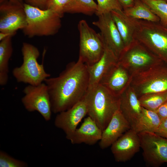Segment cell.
<instances>
[{"instance_id":"obj_10","label":"cell","mask_w":167,"mask_h":167,"mask_svg":"<svg viewBox=\"0 0 167 167\" xmlns=\"http://www.w3.org/2000/svg\"><path fill=\"white\" fill-rule=\"evenodd\" d=\"M146 162L150 166L158 167L167 162V138L155 133H138Z\"/></svg>"},{"instance_id":"obj_13","label":"cell","mask_w":167,"mask_h":167,"mask_svg":"<svg viewBox=\"0 0 167 167\" xmlns=\"http://www.w3.org/2000/svg\"><path fill=\"white\" fill-rule=\"evenodd\" d=\"M141 148L138 134L131 128L111 146V150L115 161L125 162L130 160Z\"/></svg>"},{"instance_id":"obj_37","label":"cell","mask_w":167,"mask_h":167,"mask_svg":"<svg viewBox=\"0 0 167 167\" xmlns=\"http://www.w3.org/2000/svg\"><path fill=\"white\" fill-rule=\"evenodd\" d=\"M142 0V1H143V0Z\"/></svg>"},{"instance_id":"obj_32","label":"cell","mask_w":167,"mask_h":167,"mask_svg":"<svg viewBox=\"0 0 167 167\" xmlns=\"http://www.w3.org/2000/svg\"><path fill=\"white\" fill-rule=\"evenodd\" d=\"M27 4L41 9H45L48 0H25Z\"/></svg>"},{"instance_id":"obj_25","label":"cell","mask_w":167,"mask_h":167,"mask_svg":"<svg viewBox=\"0 0 167 167\" xmlns=\"http://www.w3.org/2000/svg\"><path fill=\"white\" fill-rule=\"evenodd\" d=\"M141 106L147 109L156 111L167 100V91L143 95L139 97Z\"/></svg>"},{"instance_id":"obj_30","label":"cell","mask_w":167,"mask_h":167,"mask_svg":"<svg viewBox=\"0 0 167 167\" xmlns=\"http://www.w3.org/2000/svg\"><path fill=\"white\" fill-rule=\"evenodd\" d=\"M155 133L167 138V118L161 120L160 124Z\"/></svg>"},{"instance_id":"obj_5","label":"cell","mask_w":167,"mask_h":167,"mask_svg":"<svg viewBox=\"0 0 167 167\" xmlns=\"http://www.w3.org/2000/svg\"><path fill=\"white\" fill-rule=\"evenodd\" d=\"M135 40L167 64V28L160 23L138 19Z\"/></svg>"},{"instance_id":"obj_33","label":"cell","mask_w":167,"mask_h":167,"mask_svg":"<svg viewBox=\"0 0 167 167\" xmlns=\"http://www.w3.org/2000/svg\"><path fill=\"white\" fill-rule=\"evenodd\" d=\"M123 10L131 7L135 0H118Z\"/></svg>"},{"instance_id":"obj_1","label":"cell","mask_w":167,"mask_h":167,"mask_svg":"<svg viewBox=\"0 0 167 167\" xmlns=\"http://www.w3.org/2000/svg\"><path fill=\"white\" fill-rule=\"evenodd\" d=\"M50 96L52 112L58 113L82 100L89 88L87 65L79 58L68 63L56 77L44 80Z\"/></svg>"},{"instance_id":"obj_20","label":"cell","mask_w":167,"mask_h":167,"mask_svg":"<svg viewBox=\"0 0 167 167\" xmlns=\"http://www.w3.org/2000/svg\"><path fill=\"white\" fill-rule=\"evenodd\" d=\"M110 12L126 49L135 40V35L138 19L127 16L123 10H113Z\"/></svg>"},{"instance_id":"obj_18","label":"cell","mask_w":167,"mask_h":167,"mask_svg":"<svg viewBox=\"0 0 167 167\" xmlns=\"http://www.w3.org/2000/svg\"><path fill=\"white\" fill-rule=\"evenodd\" d=\"M102 133V130L88 116L80 126L66 138L73 144L84 143L91 145L100 141Z\"/></svg>"},{"instance_id":"obj_23","label":"cell","mask_w":167,"mask_h":167,"mask_svg":"<svg viewBox=\"0 0 167 167\" xmlns=\"http://www.w3.org/2000/svg\"><path fill=\"white\" fill-rule=\"evenodd\" d=\"M123 11L126 15L135 19L152 22H160L158 16L141 0H135L132 6L123 9Z\"/></svg>"},{"instance_id":"obj_28","label":"cell","mask_w":167,"mask_h":167,"mask_svg":"<svg viewBox=\"0 0 167 167\" xmlns=\"http://www.w3.org/2000/svg\"><path fill=\"white\" fill-rule=\"evenodd\" d=\"M27 166V164L25 162L15 159L4 152H0V167H26Z\"/></svg>"},{"instance_id":"obj_2","label":"cell","mask_w":167,"mask_h":167,"mask_svg":"<svg viewBox=\"0 0 167 167\" xmlns=\"http://www.w3.org/2000/svg\"><path fill=\"white\" fill-rule=\"evenodd\" d=\"M84 99L88 114L102 131L119 109V97L100 84L89 88Z\"/></svg>"},{"instance_id":"obj_26","label":"cell","mask_w":167,"mask_h":167,"mask_svg":"<svg viewBox=\"0 0 167 167\" xmlns=\"http://www.w3.org/2000/svg\"><path fill=\"white\" fill-rule=\"evenodd\" d=\"M158 16L160 23L167 28V3L160 0H143Z\"/></svg>"},{"instance_id":"obj_11","label":"cell","mask_w":167,"mask_h":167,"mask_svg":"<svg viewBox=\"0 0 167 167\" xmlns=\"http://www.w3.org/2000/svg\"><path fill=\"white\" fill-rule=\"evenodd\" d=\"M97 16L98 19L92 24L100 30L105 48L111 51L119 59L125 47L111 12Z\"/></svg>"},{"instance_id":"obj_17","label":"cell","mask_w":167,"mask_h":167,"mask_svg":"<svg viewBox=\"0 0 167 167\" xmlns=\"http://www.w3.org/2000/svg\"><path fill=\"white\" fill-rule=\"evenodd\" d=\"M131 128L130 124L119 109L114 114L106 127L102 131L99 143L100 147L104 149L111 146Z\"/></svg>"},{"instance_id":"obj_7","label":"cell","mask_w":167,"mask_h":167,"mask_svg":"<svg viewBox=\"0 0 167 167\" xmlns=\"http://www.w3.org/2000/svg\"><path fill=\"white\" fill-rule=\"evenodd\" d=\"M163 62L136 40L125 49L118 61L132 76Z\"/></svg>"},{"instance_id":"obj_4","label":"cell","mask_w":167,"mask_h":167,"mask_svg":"<svg viewBox=\"0 0 167 167\" xmlns=\"http://www.w3.org/2000/svg\"><path fill=\"white\" fill-rule=\"evenodd\" d=\"M21 52L23 63L20 66L14 68L12 72L17 82L37 85L50 77V74L45 71L43 64L38 62L40 53L37 47L31 44L24 42Z\"/></svg>"},{"instance_id":"obj_12","label":"cell","mask_w":167,"mask_h":167,"mask_svg":"<svg viewBox=\"0 0 167 167\" xmlns=\"http://www.w3.org/2000/svg\"><path fill=\"white\" fill-rule=\"evenodd\" d=\"M26 24V15L24 6L9 2L1 4L0 32L14 34L23 29Z\"/></svg>"},{"instance_id":"obj_21","label":"cell","mask_w":167,"mask_h":167,"mask_svg":"<svg viewBox=\"0 0 167 167\" xmlns=\"http://www.w3.org/2000/svg\"><path fill=\"white\" fill-rule=\"evenodd\" d=\"M161 121V119L156 111L142 107L141 113L132 129L138 134L144 132L155 133Z\"/></svg>"},{"instance_id":"obj_24","label":"cell","mask_w":167,"mask_h":167,"mask_svg":"<svg viewBox=\"0 0 167 167\" xmlns=\"http://www.w3.org/2000/svg\"><path fill=\"white\" fill-rule=\"evenodd\" d=\"M97 4L93 0H71L65 13H80L87 15L96 14Z\"/></svg>"},{"instance_id":"obj_31","label":"cell","mask_w":167,"mask_h":167,"mask_svg":"<svg viewBox=\"0 0 167 167\" xmlns=\"http://www.w3.org/2000/svg\"><path fill=\"white\" fill-rule=\"evenodd\" d=\"M161 119L167 118V100L161 105L156 111Z\"/></svg>"},{"instance_id":"obj_6","label":"cell","mask_w":167,"mask_h":167,"mask_svg":"<svg viewBox=\"0 0 167 167\" xmlns=\"http://www.w3.org/2000/svg\"><path fill=\"white\" fill-rule=\"evenodd\" d=\"M130 85L138 97L167 91V64L163 62L136 74L132 76Z\"/></svg>"},{"instance_id":"obj_14","label":"cell","mask_w":167,"mask_h":167,"mask_svg":"<svg viewBox=\"0 0 167 167\" xmlns=\"http://www.w3.org/2000/svg\"><path fill=\"white\" fill-rule=\"evenodd\" d=\"M87 114V107L83 98L69 109L58 113L55 118L54 124L64 132L67 138L75 131Z\"/></svg>"},{"instance_id":"obj_3","label":"cell","mask_w":167,"mask_h":167,"mask_svg":"<svg viewBox=\"0 0 167 167\" xmlns=\"http://www.w3.org/2000/svg\"><path fill=\"white\" fill-rule=\"evenodd\" d=\"M26 24L22 29L28 37L46 36L57 33L61 27L62 17L51 9H42L24 3Z\"/></svg>"},{"instance_id":"obj_36","label":"cell","mask_w":167,"mask_h":167,"mask_svg":"<svg viewBox=\"0 0 167 167\" xmlns=\"http://www.w3.org/2000/svg\"><path fill=\"white\" fill-rule=\"evenodd\" d=\"M160 0L163 1L167 3V0Z\"/></svg>"},{"instance_id":"obj_15","label":"cell","mask_w":167,"mask_h":167,"mask_svg":"<svg viewBox=\"0 0 167 167\" xmlns=\"http://www.w3.org/2000/svg\"><path fill=\"white\" fill-rule=\"evenodd\" d=\"M132 77L118 62L103 77L99 84L119 97L130 84Z\"/></svg>"},{"instance_id":"obj_22","label":"cell","mask_w":167,"mask_h":167,"mask_svg":"<svg viewBox=\"0 0 167 167\" xmlns=\"http://www.w3.org/2000/svg\"><path fill=\"white\" fill-rule=\"evenodd\" d=\"M12 36L0 41V84L6 85L8 80L9 62L11 56L13 48Z\"/></svg>"},{"instance_id":"obj_27","label":"cell","mask_w":167,"mask_h":167,"mask_svg":"<svg viewBox=\"0 0 167 167\" xmlns=\"http://www.w3.org/2000/svg\"><path fill=\"white\" fill-rule=\"evenodd\" d=\"M97 10L96 14L110 12L113 10H123L118 0H97Z\"/></svg>"},{"instance_id":"obj_9","label":"cell","mask_w":167,"mask_h":167,"mask_svg":"<svg viewBox=\"0 0 167 167\" xmlns=\"http://www.w3.org/2000/svg\"><path fill=\"white\" fill-rule=\"evenodd\" d=\"M24 96L22 102L28 111L38 112L47 121L49 120L52 114L50 97L47 85L42 83L37 85L28 84L23 91Z\"/></svg>"},{"instance_id":"obj_16","label":"cell","mask_w":167,"mask_h":167,"mask_svg":"<svg viewBox=\"0 0 167 167\" xmlns=\"http://www.w3.org/2000/svg\"><path fill=\"white\" fill-rule=\"evenodd\" d=\"M119 109L133 129L142 112L139 97L130 84L119 97Z\"/></svg>"},{"instance_id":"obj_29","label":"cell","mask_w":167,"mask_h":167,"mask_svg":"<svg viewBox=\"0 0 167 167\" xmlns=\"http://www.w3.org/2000/svg\"><path fill=\"white\" fill-rule=\"evenodd\" d=\"M71 0H48L45 9H51L61 17Z\"/></svg>"},{"instance_id":"obj_34","label":"cell","mask_w":167,"mask_h":167,"mask_svg":"<svg viewBox=\"0 0 167 167\" xmlns=\"http://www.w3.org/2000/svg\"><path fill=\"white\" fill-rule=\"evenodd\" d=\"M15 34L7 33L1 32H0V41L5 39V38L10 36H14Z\"/></svg>"},{"instance_id":"obj_19","label":"cell","mask_w":167,"mask_h":167,"mask_svg":"<svg viewBox=\"0 0 167 167\" xmlns=\"http://www.w3.org/2000/svg\"><path fill=\"white\" fill-rule=\"evenodd\" d=\"M118 59L110 50L105 48L100 59L93 64L87 66L89 75V88L98 85L103 77L116 65Z\"/></svg>"},{"instance_id":"obj_35","label":"cell","mask_w":167,"mask_h":167,"mask_svg":"<svg viewBox=\"0 0 167 167\" xmlns=\"http://www.w3.org/2000/svg\"><path fill=\"white\" fill-rule=\"evenodd\" d=\"M23 0H9V2L13 4L23 6L24 4L23 3Z\"/></svg>"},{"instance_id":"obj_8","label":"cell","mask_w":167,"mask_h":167,"mask_svg":"<svg viewBox=\"0 0 167 167\" xmlns=\"http://www.w3.org/2000/svg\"><path fill=\"white\" fill-rule=\"evenodd\" d=\"M78 28L79 34V58L87 65H91L100 59L104 52L102 38L84 20L79 22Z\"/></svg>"}]
</instances>
